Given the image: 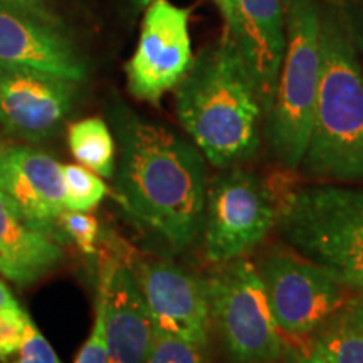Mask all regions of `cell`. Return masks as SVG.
Listing matches in <instances>:
<instances>
[{
  "label": "cell",
  "instance_id": "cell-18",
  "mask_svg": "<svg viewBox=\"0 0 363 363\" xmlns=\"http://www.w3.org/2000/svg\"><path fill=\"white\" fill-rule=\"evenodd\" d=\"M67 145L81 165L101 177L113 179L116 172V140L99 116L74 121L67 128Z\"/></svg>",
  "mask_w": 363,
  "mask_h": 363
},
{
  "label": "cell",
  "instance_id": "cell-2",
  "mask_svg": "<svg viewBox=\"0 0 363 363\" xmlns=\"http://www.w3.org/2000/svg\"><path fill=\"white\" fill-rule=\"evenodd\" d=\"M174 96L182 128L208 163L227 169L256 155L264 113L246 67L225 34L194 56Z\"/></svg>",
  "mask_w": 363,
  "mask_h": 363
},
{
  "label": "cell",
  "instance_id": "cell-15",
  "mask_svg": "<svg viewBox=\"0 0 363 363\" xmlns=\"http://www.w3.org/2000/svg\"><path fill=\"white\" fill-rule=\"evenodd\" d=\"M153 337L148 308L130 264L110 259L106 288V363H145Z\"/></svg>",
  "mask_w": 363,
  "mask_h": 363
},
{
  "label": "cell",
  "instance_id": "cell-4",
  "mask_svg": "<svg viewBox=\"0 0 363 363\" xmlns=\"http://www.w3.org/2000/svg\"><path fill=\"white\" fill-rule=\"evenodd\" d=\"M276 227L289 249L363 294V185L323 182L288 192Z\"/></svg>",
  "mask_w": 363,
  "mask_h": 363
},
{
  "label": "cell",
  "instance_id": "cell-16",
  "mask_svg": "<svg viewBox=\"0 0 363 363\" xmlns=\"http://www.w3.org/2000/svg\"><path fill=\"white\" fill-rule=\"evenodd\" d=\"M62 259V244L27 219L0 190V276L24 288L48 276Z\"/></svg>",
  "mask_w": 363,
  "mask_h": 363
},
{
  "label": "cell",
  "instance_id": "cell-20",
  "mask_svg": "<svg viewBox=\"0 0 363 363\" xmlns=\"http://www.w3.org/2000/svg\"><path fill=\"white\" fill-rule=\"evenodd\" d=\"M145 363H212L211 345H199L153 330Z\"/></svg>",
  "mask_w": 363,
  "mask_h": 363
},
{
  "label": "cell",
  "instance_id": "cell-32",
  "mask_svg": "<svg viewBox=\"0 0 363 363\" xmlns=\"http://www.w3.org/2000/svg\"><path fill=\"white\" fill-rule=\"evenodd\" d=\"M357 2H358V4H360V6L363 7V0H357Z\"/></svg>",
  "mask_w": 363,
  "mask_h": 363
},
{
  "label": "cell",
  "instance_id": "cell-3",
  "mask_svg": "<svg viewBox=\"0 0 363 363\" xmlns=\"http://www.w3.org/2000/svg\"><path fill=\"white\" fill-rule=\"evenodd\" d=\"M321 72L301 167L325 184H363V65L343 0H321Z\"/></svg>",
  "mask_w": 363,
  "mask_h": 363
},
{
  "label": "cell",
  "instance_id": "cell-30",
  "mask_svg": "<svg viewBox=\"0 0 363 363\" xmlns=\"http://www.w3.org/2000/svg\"><path fill=\"white\" fill-rule=\"evenodd\" d=\"M131 2H133V6H135V9H145L148 6L150 2H152V0H131Z\"/></svg>",
  "mask_w": 363,
  "mask_h": 363
},
{
  "label": "cell",
  "instance_id": "cell-7",
  "mask_svg": "<svg viewBox=\"0 0 363 363\" xmlns=\"http://www.w3.org/2000/svg\"><path fill=\"white\" fill-rule=\"evenodd\" d=\"M278 219V206L259 175L227 167L208 182L202 220V247L208 262L239 259L267 238Z\"/></svg>",
  "mask_w": 363,
  "mask_h": 363
},
{
  "label": "cell",
  "instance_id": "cell-17",
  "mask_svg": "<svg viewBox=\"0 0 363 363\" xmlns=\"http://www.w3.org/2000/svg\"><path fill=\"white\" fill-rule=\"evenodd\" d=\"M310 338L328 363H363V294L345 299Z\"/></svg>",
  "mask_w": 363,
  "mask_h": 363
},
{
  "label": "cell",
  "instance_id": "cell-22",
  "mask_svg": "<svg viewBox=\"0 0 363 363\" xmlns=\"http://www.w3.org/2000/svg\"><path fill=\"white\" fill-rule=\"evenodd\" d=\"M29 321V313L19 303L0 310V362L19 353Z\"/></svg>",
  "mask_w": 363,
  "mask_h": 363
},
{
  "label": "cell",
  "instance_id": "cell-23",
  "mask_svg": "<svg viewBox=\"0 0 363 363\" xmlns=\"http://www.w3.org/2000/svg\"><path fill=\"white\" fill-rule=\"evenodd\" d=\"M59 225L66 234L67 240H72L81 252L93 256L96 254V240L99 235V224L89 212L65 211L59 217Z\"/></svg>",
  "mask_w": 363,
  "mask_h": 363
},
{
  "label": "cell",
  "instance_id": "cell-13",
  "mask_svg": "<svg viewBox=\"0 0 363 363\" xmlns=\"http://www.w3.org/2000/svg\"><path fill=\"white\" fill-rule=\"evenodd\" d=\"M0 66L27 67L84 83L88 62L66 29L0 4Z\"/></svg>",
  "mask_w": 363,
  "mask_h": 363
},
{
  "label": "cell",
  "instance_id": "cell-14",
  "mask_svg": "<svg viewBox=\"0 0 363 363\" xmlns=\"http://www.w3.org/2000/svg\"><path fill=\"white\" fill-rule=\"evenodd\" d=\"M2 190L27 219L61 244L66 242L59 225V217L66 211L62 163L27 145H6Z\"/></svg>",
  "mask_w": 363,
  "mask_h": 363
},
{
  "label": "cell",
  "instance_id": "cell-11",
  "mask_svg": "<svg viewBox=\"0 0 363 363\" xmlns=\"http://www.w3.org/2000/svg\"><path fill=\"white\" fill-rule=\"evenodd\" d=\"M148 308L153 330L199 345H211V311L206 279L170 259L131 266Z\"/></svg>",
  "mask_w": 363,
  "mask_h": 363
},
{
  "label": "cell",
  "instance_id": "cell-19",
  "mask_svg": "<svg viewBox=\"0 0 363 363\" xmlns=\"http://www.w3.org/2000/svg\"><path fill=\"white\" fill-rule=\"evenodd\" d=\"M62 184H65L66 211H93L108 194V187L101 177L74 163L62 165Z\"/></svg>",
  "mask_w": 363,
  "mask_h": 363
},
{
  "label": "cell",
  "instance_id": "cell-31",
  "mask_svg": "<svg viewBox=\"0 0 363 363\" xmlns=\"http://www.w3.org/2000/svg\"><path fill=\"white\" fill-rule=\"evenodd\" d=\"M216 2H217V6H219L220 12H224L225 7H227V4H229V0H216Z\"/></svg>",
  "mask_w": 363,
  "mask_h": 363
},
{
  "label": "cell",
  "instance_id": "cell-21",
  "mask_svg": "<svg viewBox=\"0 0 363 363\" xmlns=\"http://www.w3.org/2000/svg\"><path fill=\"white\" fill-rule=\"evenodd\" d=\"M110 259H106L99 272V283L96 291V306H94V321L86 342L76 355L74 363H106V288Z\"/></svg>",
  "mask_w": 363,
  "mask_h": 363
},
{
  "label": "cell",
  "instance_id": "cell-6",
  "mask_svg": "<svg viewBox=\"0 0 363 363\" xmlns=\"http://www.w3.org/2000/svg\"><path fill=\"white\" fill-rule=\"evenodd\" d=\"M206 279L211 330L229 363H278L286 350L257 267L242 257Z\"/></svg>",
  "mask_w": 363,
  "mask_h": 363
},
{
  "label": "cell",
  "instance_id": "cell-12",
  "mask_svg": "<svg viewBox=\"0 0 363 363\" xmlns=\"http://www.w3.org/2000/svg\"><path fill=\"white\" fill-rule=\"evenodd\" d=\"M222 16L224 34L246 67L266 116L286 49L284 0H229Z\"/></svg>",
  "mask_w": 363,
  "mask_h": 363
},
{
  "label": "cell",
  "instance_id": "cell-5",
  "mask_svg": "<svg viewBox=\"0 0 363 363\" xmlns=\"http://www.w3.org/2000/svg\"><path fill=\"white\" fill-rule=\"evenodd\" d=\"M321 0H284L286 49L264 136L271 155L286 170L305 157L321 72Z\"/></svg>",
  "mask_w": 363,
  "mask_h": 363
},
{
  "label": "cell",
  "instance_id": "cell-24",
  "mask_svg": "<svg viewBox=\"0 0 363 363\" xmlns=\"http://www.w3.org/2000/svg\"><path fill=\"white\" fill-rule=\"evenodd\" d=\"M11 363H62L57 353L54 352L48 338L40 333L33 320L29 321L26 331V338L17 358Z\"/></svg>",
  "mask_w": 363,
  "mask_h": 363
},
{
  "label": "cell",
  "instance_id": "cell-27",
  "mask_svg": "<svg viewBox=\"0 0 363 363\" xmlns=\"http://www.w3.org/2000/svg\"><path fill=\"white\" fill-rule=\"evenodd\" d=\"M345 13H347L348 27H350V34L355 44L358 56L363 65V7L357 0H343Z\"/></svg>",
  "mask_w": 363,
  "mask_h": 363
},
{
  "label": "cell",
  "instance_id": "cell-10",
  "mask_svg": "<svg viewBox=\"0 0 363 363\" xmlns=\"http://www.w3.org/2000/svg\"><path fill=\"white\" fill-rule=\"evenodd\" d=\"M76 81L0 66V128L26 142H43L61 130L79 93Z\"/></svg>",
  "mask_w": 363,
  "mask_h": 363
},
{
  "label": "cell",
  "instance_id": "cell-28",
  "mask_svg": "<svg viewBox=\"0 0 363 363\" xmlns=\"http://www.w3.org/2000/svg\"><path fill=\"white\" fill-rule=\"evenodd\" d=\"M16 303L17 301L16 298H13V294L11 293V289H9L7 284L0 279V310H2V308L16 305Z\"/></svg>",
  "mask_w": 363,
  "mask_h": 363
},
{
  "label": "cell",
  "instance_id": "cell-26",
  "mask_svg": "<svg viewBox=\"0 0 363 363\" xmlns=\"http://www.w3.org/2000/svg\"><path fill=\"white\" fill-rule=\"evenodd\" d=\"M278 363H328L311 338L288 340L286 350Z\"/></svg>",
  "mask_w": 363,
  "mask_h": 363
},
{
  "label": "cell",
  "instance_id": "cell-1",
  "mask_svg": "<svg viewBox=\"0 0 363 363\" xmlns=\"http://www.w3.org/2000/svg\"><path fill=\"white\" fill-rule=\"evenodd\" d=\"M120 160L116 199L140 227L170 254L201 239L207 160L189 138L138 115L123 103L110 108Z\"/></svg>",
  "mask_w": 363,
  "mask_h": 363
},
{
  "label": "cell",
  "instance_id": "cell-25",
  "mask_svg": "<svg viewBox=\"0 0 363 363\" xmlns=\"http://www.w3.org/2000/svg\"><path fill=\"white\" fill-rule=\"evenodd\" d=\"M0 4L13 9V11L26 13L29 17H34V19L44 22V24L66 29L57 13L52 12V9L48 6L45 0H0Z\"/></svg>",
  "mask_w": 363,
  "mask_h": 363
},
{
  "label": "cell",
  "instance_id": "cell-29",
  "mask_svg": "<svg viewBox=\"0 0 363 363\" xmlns=\"http://www.w3.org/2000/svg\"><path fill=\"white\" fill-rule=\"evenodd\" d=\"M4 152H6V143L0 142V190L4 187Z\"/></svg>",
  "mask_w": 363,
  "mask_h": 363
},
{
  "label": "cell",
  "instance_id": "cell-9",
  "mask_svg": "<svg viewBox=\"0 0 363 363\" xmlns=\"http://www.w3.org/2000/svg\"><path fill=\"white\" fill-rule=\"evenodd\" d=\"M192 61L190 11L170 0H152L145 7L138 44L125 66L130 94L138 101L160 104Z\"/></svg>",
  "mask_w": 363,
  "mask_h": 363
},
{
  "label": "cell",
  "instance_id": "cell-8",
  "mask_svg": "<svg viewBox=\"0 0 363 363\" xmlns=\"http://www.w3.org/2000/svg\"><path fill=\"white\" fill-rule=\"evenodd\" d=\"M257 271L284 338H310L347 299L343 284L293 249H271Z\"/></svg>",
  "mask_w": 363,
  "mask_h": 363
}]
</instances>
